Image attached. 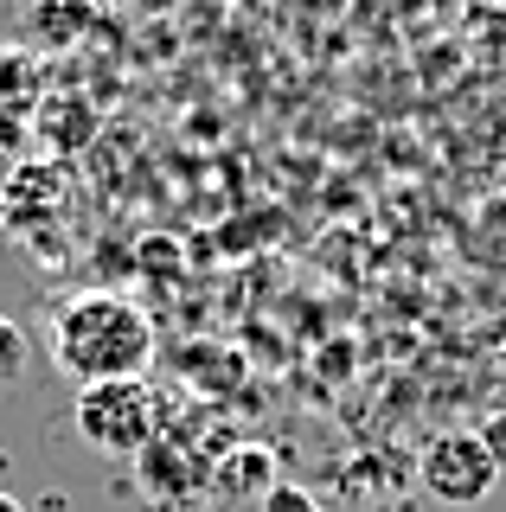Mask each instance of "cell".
<instances>
[{
  "label": "cell",
  "mask_w": 506,
  "mask_h": 512,
  "mask_svg": "<svg viewBox=\"0 0 506 512\" xmlns=\"http://www.w3.org/2000/svg\"><path fill=\"white\" fill-rule=\"evenodd\" d=\"M52 359L58 372L84 384L141 378L154 359V320L122 295H71L52 314Z\"/></svg>",
  "instance_id": "6da1fadb"
},
{
  "label": "cell",
  "mask_w": 506,
  "mask_h": 512,
  "mask_svg": "<svg viewBox=\"0 0 506 512\" xmlns=\"http://www.w3.org/2000/svg\"><path fill=\"white\" fill-rule=\"evenodd\" d=\"M77 436L103 455H148L154 442V391L141 378H109L77 391Z\"/></svg>",
  "instance_id": "7a4b0ae2"
},
{
  "label": "cell",
  "mask_w": 506,
  "mask_h": 512,
  "mask_svg": "<svg viewBox=\"0 0 506 512\" xmlns=\"http://www.w3.org/2000/svg\"><path fill=\"white\" fill-rule=\"evenodd\" d=\"M417 474H423V493H430L436 506H481L487 493H494V480H500V468L487 461V448H481L474 429L436 436L430 448H423Z\"/></svg>",
  "instance_id": "3957f363"
},
{
  "label": "cell",
  "mask_w": 506,
  "mask_h": 512,
  "mask_svg": "<svg viewBox=\"0 0 506 512\" xmlns=\"http://www.w3.org/2000/svg\"><path fill=\"white\" fill-rule=\"evenodd\" d=\"M26 372H33V340L13 314H0V384H20Z\"/></svg>",
  "instance_id": "277c9868"
},
{
  "label": "cell",
  "mask_w": 506,
  "mask_h": 512,
  "mask_svg": "<svg viewBox=\"0 0 506 512\" xmlns=\"http://www.w3.org/2000/svg\"><path fill=\"white\" fill-rule=\"evenodd\" d=\"M263 512H321V506H314V493L295 487V480H270V487H263Z\"/></svg>",
  "instance_id": "5b68a950"
},
{
  "label": "cell",
  "mask_w": 506,
  "mask_h": 512,
  "mask_svg": "<svg viewBox=\"0 0 506 512\" xmlns=\"http://www.w3.org/2000/svg\"><path fill=\"white\" fill-rule=\"evenodd\" d=\"M225 480H231V487H270V455H263V448H244V455H231Z\"/></svg>",
  "instance_id": "8992f818"
},
{
  "label": "cell",
  "mask_w": 506,
  "mask_h": 512,
  "mask_svg": "<svg viewBox=\"0 0 506 512\" xmlns=\"http://www.w3.org/2000/svg\"><path fill=\"white\" fill-rule=\"evenodd\" d=\"M474 436H481V448H487V461H494V468L506 474V410H487V423L474 429Z\"/></svg>",
  "instance_id": "52a82bcc"
},
{
  "label": "cell",
  "mask_w": 506,
  "mask_h": 512,
  "mask_svg": "<svg viewBox=\"0 0 506 512\" xmlns=\"http://www.w3.org/2000/svg\"><path fill=\"white\" fill-rule=\"evenodd\" d=\"M109 7H129V13H167L173 0H109Z\"/></svg>",
  "instance_id": "ba28073f"
},
{
  "label": "cell",
  "mask_w": 506,
  "mask_h": 512,
  "mask_svg": "<svg viewBox=\"0 0 506 512\" xmlns=\"http://www.w3.org/2000/svg\"><path fill=\"white\" fill-rule=\"evenodd\" d=\"M0 512H26L20 500H13V493H0Z\"/></svg>",
  "instance_id": "9c48e42d"
}]
</instances>
